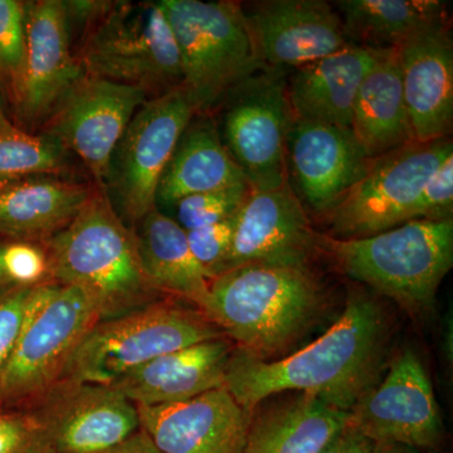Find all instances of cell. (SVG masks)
<instances>
[{
    "instance_id": "cell-1",
    "label": "cell",
    "mask_w": 453,
    "mask_h": 453,
    "mask_svg": "<svg viewBox=\"0 0 453 453\" xmlns=\"http://www.w3.org/2000/svg\"><path fill=\"white\" fill-rule=\"evenodd\" d=\"M386 335L380 305L356 294L326 333L291 356L270 362L238 348L232 350L225 387L251 413L268 396L288 390L349 412L375 386Z\"/></svg>"
},
{
    "instance_id": "cell-2",
    "label": "cell",
    "mask_w": 453,
    "mask_h": 453,
    "mask_svg": "<svg viewBox=\"0 0 453 453\" xmlns=\"http://www.w3.org/2000/svg\"><path fill=\"white\" fill-rule=\"evenodd\" d=\"M49 279L83 292L100 320L159 301L140 257L136 234L124 225L105 188H92L73 222L44 243Z\"/></svg>"
},
{
    "instance_id": "cell-3",
    "label": "cell",
    "mask_w": 453,
    "mask_h": 453,
    "mask_svg": "<svg viewBox=\"0 0 453 453\" xmlns=\"http://www.w3.org/2000/svg\"><path fill=\"white\" fill-rule=\"evenodd\" d=\"M321 306L308 266L246 265L211 280L205 315L238 349L267 359L303 335Z\"/></svg>"
},
{
    "instance_id": "cell-4",
    "label": "cell",
    "mask_w": 453,
    "mask_h": 453,
    "mask_svg": "<svg viewBox=\"0 0 453 453\" xmlns=\"http://www.w3.org/2000/svg\"><path fill=\"white\" fill-rule=\"evenodd\" d=\"M338 266L357 281L413 312H427L453 266V219H416L369 237L321 238Z\"/></svg>"
},
{
    "instance_id": "cell-5",
    "label": "cell",
    "mask_w": 453,
    "mask_h": 453,
    "mask_svg": "<svg viewBox=\"0 0 453 453\" xmlns=\"http://www.w3.org/2000/svg\"><path fill=\"white\" fill-rule=\"evenodd\" d=\"M177 40L183 89L196 115H210L238 85L266 68L242 5L160 0Z\"/></svg>"
},
{
    "instance_id": "cell-6",
    "label": "cell",
    "mask_w": 453,
    "mask_h": 453,
    "mask_svg": "<svg viewBox=\"0 0 453 453\" xmlns=\"http://www.w3.org/2000/svg\"><path fill=\"white\" fill-rule=\"evenodd\" d=\"M89 18L79 57L86 74L155 96L181 88L180 52L159 3H100Z\"/></svg>"
},
{
    "instance_id": "cell-7",
    "label": "cell",
    "mask_w": 453,
    "mask_h": 453,
    "mask_svg": "<svg viewBox=\"0 0 453 453\" xmlns=\"http://www.w3.org/2000/svg\"><path fill=\"white\" fill-rule=\"evenodd\" d=\"M223 336L201 310L155 301L97 321L74 349L62 378L112 386L155 357Z\"/></svg>"
},
{
    "instance_id": "cell-8",
    "label": "cell",
    "mask_w": 453,
    "mask_h": 453,
    "mask_svg": "<svg viewBox=\"0 0 453 453\" xmlns=\"http://www.w3.org/2000/svg\"><path fill=\"white\" fill-rule=\"evenodd\" d=\"M100 321L83 292L44 281L35 286L26 321L0 375L3 408L26 407L64 377L74 349Z\"/></svg>"
},
{
    "instance_id": "cell-9",
    "label": "cell",
    "mask_w": 453,
    "mask_h": 453,
    "mask_svg": "<svg viewBox=\"0 0 453 453\" xmlns=\"http://www.w3.org/2000/svg\"><path fill=\"white\" fill-rule=\"evenodd\" d=\"M222 105L220 139L250 187L265 192L288 184L286 151L294 120L288 97V70L258 71L238 85Z\"/></svg>"
},
{
    "instance_id": "cell-10",
    "label": "cell",
    "mask_w": 453,
    "mask_h": 453,
    "mask_svg": "<svg viewBox=\"0 0 453 453\" xmlns=\"http://www.w3.org/2000/svg\"><path fill=\"white\" fill-rule=\"evenodd\" d=\"M453 155L452 140L410 142L372 159L368 170L329 214L332 237H369L410 222L428 179Z\"/></svg>"
},
{
    "instance_id": "cell-11",
    "label": "cell",
    "mask_w": 453,
    "mask_h": 453,
    "mask_svg": "<svg viewBox=\"0 0 453 453\" xmlns=\"http://www.w3.org/2000/svg\"><path fill=\"white\" fill-rule=\"evenodd\" d=\"M196 115L181 88L149 98L135 112L113 150L104 184L119 216L140 222L157 208L160 178Z\"/></svg>"
},
{
    "instance_id": "cell-12",
    "label": "cell",
    "mask_w": 453,
    "mask_h": 453,
    "mask_svg": "<svg viewBox=\"0 0 453 453\" xmlns=\"http://www.w3.org/2000/svg\"><path fill=\"white\" fill-rule=\"evenodd\" d=\"M58 453H101L140 429L138 407L112 386L62 378L23 407Z\"/></svg>"
},
{
    "instance_id": "cell-13",
    "label": "cell",
    "mask_w": 453,
    "mask_h": 453,
    "mask_svg": "<svg viewBox=\"0 0 453 453\" xmlns=\"http://www.w3.org/2000/svg\"><path fill=\"white\" fill-rule=\"evenodd\" d=\"M348 413V425L378 446L434 449L442 440L431 380L411 349L393 360L384 380L360 396Z\"/></svg>"
},
{
    "instance_id": "cell-14",
    "label": "cell",
    "mask_w": 453,
    "mask_h": 453,
    "mask_svg": "<svg viewBox=\"0 0 453 453\" xmlns=\"http://www.w3.org/2000/svg\"><path fill=\"white\" fill-rule=\"evenodd\" d=\"M148 96L144 89L83 73L53 110L43 134L76 154L104 188L113 150Z\"/></svg>"
},
{
    "instance_id": "cell-15",
    "label": "cell",
    "mask_w": 453,
    "mask_h": 453,
    "mask_svg": "<svg viewBox=\"0 0 453 453\" xmlns=\"http://www.w3.org/2000/svg\"><path fill=\"white\" fill-rule=\"evenodd\" d=\"M318 246V235L290 183L275 190H252L235 217L234 241L217 277L246 265L308 266Z\"/></svg>"
},
{
    "instance_id": "cell-16",
    "label": "cell",
    "mask_w": 453,
    "mask_h": 453,
    "mask_svg": "<svg viewBox=\"0 0 453 453\" xmlns=\"http://www.w3.org/2000/svg\"><path fill=\"white\" fill-rule=\"evenodd\" d=\"M288 178L303 207L326 217L365 174L372 160L348 127L292 120L288 136Z\"/></svg>"
},
{
    "instance_id": "cell-17",
    "label": "cell",
    "mask_w": 453,
    "mask_h": 453,
    "mask_svg": "<svg viewBox=\"0 0 453 453\" xmlns=\"http://www.w3.org/2000/svg\"><path fill=\"white\" fill-rule=\"evenodd\" d=\"M244 14L266 67L299 68L350 44L339 12L321 0H265Z\"/></svg>"
},
{
    "instance_id": "cell-18",
    "label": "cell",
    "mask_w": 453,
    "mask_h": 453,
    "mask_svg": "<svg viewBox=\"0 0 453 453\" xmlns=\"http://www.w3.org/2000/svg\"><path fill=\"white\" fill-rule=\"evenodd\" d=\"M138 412L140 428L163 453H242L253 417L226 387Z\"/></svg>"
},
{
    "instance_id": "cell-19",
    "label": "cell",
    "mask_w": 453,
    "mask_h": 453,
    "mask_svg": "<svg viewBox=\"0 0 453 453\" xmlns=\"http://www.w3.org/2000/svg\"><path fill=\"white\" fill-rule=\"evenodd\" d=\"M26 73L18 106L27 121L44 125L85 73L71 49L67 3L40 0L26 5Z\"/></svg>"
},
{
    "instance_id": "cell-20",
    "label": "cell",
    "mask_w": 453,
    "mask_h": 453,
    "mask_svg": "<svg viewBox=\"0 0 453 453\" xmlns=\"http://www.w3.org/2000/svg\"><path fill=\"white\" fill-rule=\"evenodd\" d=\"M396 50L414 142L449 138L453 125V43L447 20L429 26Z\"/></svg>"
},
{
    "instance_id": "cell-21",
    "label": "cell",
    "mask_w": 453,
    "mask_h": 453,
    "mask_svg": "<svg viewBox=\"0 0 453 453\" xmlns=\"http://www.w3.org/2000/svg\"><path fill=\"white\" fill-rule=\"evenodd\" d=\"M231 342L207 340L155 357L112 384L136 407L179 403L226 384Z\"/></svg>"
},
{
    "instance_id": "cell-22",
    "label": "cell",
    "mask_w": 453,
    "mask_h": 453,
    "mask_svg": "<svg viewBox=\"0 0 453 453\" xmlns=\"http://www.w3.org/2000/svg\"><path fill=\"white\" fill-rule=\"evenodd\" d=\"M381 52L349 44L333 55L295 68L288 77L292 119L350 129L357 89Z\"/></svg>"
},
{
    "instance_id": "cell-23",
    "label": "cell",
    "mask_w": 453,
    "mask_h": 453,
    "mask_svg": "<svg viewBox=\"0 0 453 453\" xmlns=\"http://www.w3.org/2000/svg\"><path fill=\"white\" fill-rule=\"evenodd\" d=\"M192 119L164 170L155 207L173 208L186 196L249 183L226 151L210 115Z\"/></svg>"
},
{
    "instance_id": "cell-24",
    "label": "cell",
    "mask_w": 453,
    "mask_h": 453,
    "mask_svg": "<svg viewBox=\"0 0 453 453\" xmlns=\"http://www.w3.org/2000/svg\"><path fill=\"white\" fill-rule=\"evenodd\" d=\"M91 192L53 175L0 184V232L46 243L73 222Z\"/></svg>"
},
{
    "instance_id": "cell-25",
    "label": "cell",
    "mask_w": 453,
    "mask_h": 453,
    "mask_svg": "<svg viewBox=\"0 0 453 453\" xmlns=\"http://www.w3.org/2000/svg\"><path fill=\"white\" fill-rule=\"evenodd\" d=\"M350 130L369 159L412 142L396 50H386L357 89Z\"/></svg>"
},
{
    "instance_id": "cell-26",
    "label": "cell",
    "mask_w": 453,
    "mask_h": 453,
    "mask_svg": "<svg viewBox=\"0 0 453 453\" xmlns=\"http://www.w3.org/2000/svg\"><path fill=\"white\" fill-rule=\"evenodd\" d=\"M140 223L136 240L151 285L162 295L195 303L205 314L211 280L190 251L187 232L159 208L149 211Z\"/></svg>"
},
{
    "instance_id": "cell-27",
    "label": "cell",
    "mask_w": 453,
    "mask_h": 453,
    "mask_svg": "<svg viewBox=\"0 0 453 453\" xmlns=\"http://www.w3.org/2000/svg\"><path fill=\"white\" fill-rule=\"evenodd\" d=\"M348 416L303 395L253 414L242 453H320L347 425Z\"/></svg>"
},
{
    "instance_id": "cell-28",
    "label": "cell",
    "mask_w": 453,
    "mask_h": 453,
    "mask_svg": "<svg viewBox=\"0 0 453 453\" xmlns=\"http://www.w3.org/2000/svg\"><path fill=\"white\" fill-rule=\"evenodd\" d=\"M349 43L372 50L398 49L417 32L447 20L446 4L438 0H339Z\"/></svg>"
},
{
    "instance_id": "cell-29",
    "label": "cell",
    "mask_w": 453,
    "mask_h": 453,
    "mask_svg": "<svg viewBox=\"0 0 453 453\" xmlns=\"http://www.w3.org/2000/svg\"><path fill=\"white\" fill-rule=\"evenodd\" d=\"M68 153L47 134L32 135L5 127L0 130V184L38 175L57 177L67 169Z\"/></svg>"
},
{
    "instance_id": "cell-30",
    "label": "cell",
    "mask_w": 453,
    "mask_h": 453,
    "mask_svg": "<svg viewBox=\"0 0 453 453\" xmlns=\"http://www.w3.org/2000/svg\"><path fill=\"white\" fill-rule=\"evenodd\" d=\"M249 183L186 196L174 205L178 223L184 231L203 228L237 216L251 195Z\"/></svg>"
},
{
    "instance_id": "cell-31",
    "label": "cell",
    "mask_w": 453,
    "mask_h": 453,
    "mask_svg": "<svg viewBox=\"0 0 453 453\" xmlns=\"http://www.w3.org/2000/svg\"><path fill=\"white\" fill-rule=\"evenodd\" d=\"M27 59L26 5L0 0V74L13 83L19 100Z\"/></svg>"
},
{
    "instance_id": "cell-32",
    "label": "cell",
    "mask_w": 453,
    "mask_h": 453,
    "mask_svg": "<svg viewBox=\"0 0 453 453\" xmlns=\"http://www.w3.org/2000/svg\"><path fill=\"white\" fill-rule=\"evenodd\" d=\"M235 217L187 232L188 244L208 279H216L228 255L234 234Z\"/></svg>"
},
{
    "instance_id": "cell-33",
    "label": "cell",
    "mask_w": 453,
    "mask_h": 453,
    "mask_svg": "<svg viewBox=\"0 0 453 453\" xmlns=\"http://www.w3.org/2000/svg\"><path fill=\"white\" fill-rule=\"evenodd\" d=\"M453 213V155L441 164L423 187L411 220H449Z\"/></svg>"
},
{
    "instance_id": "cell-34",
    "label": "cell",
    "mask_w": 453,
    "mask_h": 453,
    "mask_svg": "<svg viewBox=\"0 0 453 453\" xmlns=\"http://www.w3.org/2000/svg\"><path fill=\"white\" fill-rule=\"evenodd\" d=\"M35 286L14 285L0 294V375L16 347Z\"/></svg>"
},
{
    "instance_id": "cell-35",
    "label": "cell",
    "mask_w": 453,
    "mask_h": 453,
    "mask_svg": "<svg viewBox=\"0 0 453 453\" xmlns=\"http://www.w3.org/2000/svg\"><path fill=\"white\" fill-rule=\"evenodd\" d=\"M3 270L14 285L33 286L49 281L46 252L28 242L9 244L2 250Z\"/></svg>"
},
{
    "instance_id": "cell-36",
    "label": "cell",
    "mask_w": 453,
    "mask_h": 453,
    "mask_svg": "<svg viewBox=\"0 0 453 453\" xmlns=\"http://www.w3.org/2000/svg\"><path fill=\"white\" fill-rule=\"evenodd\" d=\"M35 429L23 412H0V453H20Z\"/></svg>"
},
{
    "instance_id": "cell-37",
    "label": "cell",
    "mask_w": 453,
    "mask_h": 453,
    "mask_svg": "<svg viewBox=\"0 0 453 453\" xmlns=\"http://www.w3.org/2000/svg\"><path fill=\"white\" fill-rule=\"evenodd\" d=\"M380 446L351 426L344 428L324 447L320 453H378Z\"/></svg>"
},
{
    "instance_id": "cell-38",
    "label": "cell",
    "mask_w": 453,
    "mask_h": 453,
    "mask_svg": "<svg viewBox=\"0 0 453 453\" xmlns=\"http://www.w3.org/2000/svg\"><path fill=\"white\" fill-rule=\"evenodd\" d=\"M101 453H163L155 445L150 436L140 428L135 434H131L127 440L122 441L119 445L106 449Z\"/></svg>"
},
{
    "instance_id": "cell-39",
    "label": "cell",
    "mask_w": 453,
    "mask_h": 453,
    "mask_svg": "<svg viewBox=\"0 0 453 453\" xmlns=\"http://www.w3.org/2000/svg\"><path fill=\"white\" fill-rule=\"evenodd\" d=\"M35 429V428H33ZM20 453H58L53 449L49 443L44 442L43 440L37 434H33L31 440L27 443L25 449Z\"/></svg>"
},
{
    "instance_id": "cell-40",
    "label": "cell",
    "mask_w": 453,
    "mask_h": 453,
    "mask_svg": "<svg viewBox=\"0 0 453 453\" xmlns=\"http://www.w3.org/2000/svg\"><path fill=\"white\" fill-rule=\"evenodd\" d=\"M378 453H428L423 452L421 449H413V447L401 446V445H389L380 446V452Z\"/></svg>"
},
{
    "instance_id": "cell-41",
    "label": "cell",
    "mask_w": 453,
    "mask_h": 453,
    "mask_svg": "<svg viewBox=\"0 0 453 453\" xmlns=\"http://www.w3.org/2000/svg\"><path fill=\"white\" fill-rule=\"evenodd\" d=\"M2 250L0 249V281H2V279H5L4 270H3Z\"/></svg>"
},
{
    "instance_id": "cell-42",
    "label": "cell",
    "mask_w": 453,
    "mask_h": 453,
    "mask_svg": "<svg viewBox=\"0 0 453 453\" xmlns=\"http://www.w3.org/2000/svg\"><path fill=\"white\" fill-rule=\"evenodd\" d=\"M5 127H9V125L3 121L2 115H0V130L5 129Z\"/></svg>"
}]
</instances>
